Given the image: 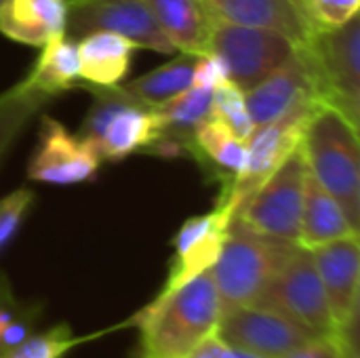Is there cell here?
Instances as JSON below:
<instances>
[{"instance_id":"obj_38","label":"cell","mask_w":360,"mask_h":358,"mask_svg":"<svg viewBox=\"0 0 360 358\" xmlns=\"http://www.w3.org/2000/svg\"><path fill=\"white\" fill-rule=\"evenodd\" d=\"M0 2H2V0H0Z\"/></svg>"},{"instance_id":"obj_37","label":"cell","mask_w":360,"mask_h":358,"mask_svg":"<svg viewBox=\"0 0 360 358\" xmlns=\"http://www.w3.org/2000/svg\"><path fill=\"white\" fill-rule=\"evenodd\" d=\"M0 352H2V346H0Z\"/></svg>"},{"instance_id":"obj_29","label":"cell","mask_w":360,"mask_h":358,"mask_svg":"<svg viewBox=\"0 0 360 358\" xmlns=\"http://www.w3.org/2000/svg\"><path fill=\"white\" fill-rule=\"evenodd\" d=\"M34 190L30 188H19L11 194H6L0 200V251L13 241L17 234L25 213L30 211L34 203Z\"/></svg>"},{"instance_id":"obj_7","label":"cell","mask_w":360,"mask_h":358,"mask_svg":"<svg viewBox=\"0 0 360 358\" xmlns=\"http://www.w3.org/2000/svg\"><path fill=\"white\" fill-rule=\"evenodd\" d=\"M255 304L293 319L314 335H327L335 331L312 253L300 245Z\"/></svg>"},{"instance_id":"obj_4","label":"cell","mask_w":360,"mask_h":358,"mask_svg":"<svg viewBox=\"0 0 360 358\" xmlns=\"http://www.w3.org/2000/svg\"><path fill=\"white\" fill-rule=\"evenodd\" d=\"M323 106L338 110L352 127L360 118V19L321 30L308 44Z\"/></svg>"},{"instance_id":"obj_22","label":"cell","mask_w":360,"mask_h":358,"mask_svg":"<svg viewBox=\"0 0 360 358\" xmlns=\"http://www.w3.org/2000/svg\"><path fill=\"white\" fill-rule=\"evenodd\" d=\"M80 63H78V46L76 40H70L65 34L49 40L42 46V53L25 78V84L44 93L46 97H55L68 89H74L80 80Z\"/></svg>"},{"instance_id":"obj_8","label":"cell","mask_w":360,"mask_h":358,"mask_svg":"<svg viewBox=\"0 0 360 358\" xmlns=\"http://www.w3.org/2000/svg\"><path fill=\"white\" fill-rule=\"evenodd\" d=\"M91 32H112L129 38L137 49L175 53L158 27L146 0H74L68 4L65 36L80 40Z\"/></svg>"},{"instance_id":"obj_27","label":"cell","mask_w":360,"mask_h":358,"mask_svg":"<svg viewBox=\"0 0 360 358\" xmlns=\"http://www.w3.org/2000/svg\"><path fill=\"white\" fill-rule=\"evenodd\" d=\"M78 342L68 325L53 327L40 335L25 338L21 344L2 348L0 358H63Z\"/></svg>"},{"instance_id":"obj_28","label":"cell","mask_w":360,"mask_h":358,"mask_svg":"<svg viewBox=\"0 0 360 358\" xmlns=\"http://www.w3.org/2000/svg\"><path fill=\"white\" fill-rule=\"evenodd\" d=\"M356 323L344 331H333L327 335H316L295 350L283 354L281 358H344L346 352L356 346Z\"/></svg>"},{"instance_id":"obj_13","label":"cell","mask_w":360,"mask_h":358,"mask_svg":"<svg viewBox=\"0 0 360 358\" xmlns=\"http://www.w3.org/2000/svg\"><path fill=\"white\" fill-rule=\"evenodd\" d=\"M234 211V205L217 203V207L211 213H202L184 222V226L177 230L173 238L175 255L169 268L167 283L156 295V300L171 295L188 281L213 268L226 243Z\"/></svg>"},{"instance_id":"obj_2","label":"cell","mask_w":360,"mask_h":358,"mask_svg":"<svg viewBox=\"0 0 360 358\" xmlns=\"http://www.w3.org/2000/svg\"><path fill=\"white\" fill-rule=\"evenodd\" d=\"M308 171L338 200L350 226L360 230L359 129L338 110L319 106L300 143Z\"/></svg>"},{"instance_id":"obj_3","label":"cell","mask_w":360,"mask_h":358,"mask_svg":"<svg viewBox=\"0 0 360 358\" xmlns=\"http://www.w3.org/2000/svg\"><path fill=\"white\" fill-rule=\"evenodd\" d=\"M295 247L297 243L257 234L232 219L221 253L209 270L221 308L255 304Z\"/></svg>"},{"instance_id":"obj_5","label":"cell","mask_w":360,"mask_h":358,"mask_svg":"<svg viewBox=\"0 0 360 358\" xmlns=\"http://www.w3.org/2000/svg\"><path fill=\"white\" fill-rule=\"evenodd\" d=\"M306 173L308 165L302 148H297L253 194L236 207L232 219L257 234L297 243Z\"/></svg>"},{"instance_id":"obj_17","label":"cell","mask_w":360,"mask_h":358,"mask_svg":"<svg viewBox=\"0 0 360 358\" xmlns=\"http://www.w3.org/2000/svg\"><path fill=\"white\" fill-rule=\"evenodd\" d=\"M68 23L65 0H2L0 2V34L6 38L44 46L49 40L63 36Z\"/></svg>"},{"instance_id":"obj_20","label":"cell","mask_w":360,"mask_h":358,"mask_svg":"<svg viewBox=\"0 0 360 358\" xmlns=\"http://www.w3.org/2000/svg\"><path fill=\"white\" fill-rule=\"evenodd\" d=\"M359 234L338 200L314 179L308 171L304 181V203H302V219H300V236L297 245L304 249H316L321 245L354 236Z\"/></svg>"},{"instance_id":"obj_18","label":"cell","mask_w":360,"mask_h":358,"mask_svg":"<svg viewBox=\"0 0 360 358\" xmlns=\"http://www.w3.org/2000/svg\"><path fill=\"white\" fill-rule=\"evenodd\" d=\"M146 4L175 51L196 57L209 53L215 17L202 0H146Z\"/></svg>"},{"instance_id":"obj_10","label":"cell","mask_w":360,"mask_h":358,"mask_svg":"<svg viewBox=\"0 0 360 358\" xmlns=\"http://www.w3.org/2000/svg\"><path fill=\"white\" fill-rule=\"evenodd\" d=\"M217 335L234 348L264 358H281L316 338L304 325L262 304L221 308Z\"/></svg>"},{"instance_id":"obj_34","label":"cell","mask_w":360,"mask_h":358,"mask_svg":"<svg viewBox=\"0 0 360 358\" xmlns=\"http://www.w3.org/2000/svg\"><path fill=\"white\" fill-rule=\"evenodd\" d=\"M13 321V314L8 312V310H0V335H2V331L6 329V325Z\"/></svg>"},{"instance_id":"obj_30","label":"cell","mask_w":360,"mask_h":358,"mask_svg":"<svg viewBox=\"0 0 360 358\" xmlns=\"http://www.w3.org/2000/svg\"><path fill=\"white\" fill-rule=\"evenodd\" d=\"M306 6L319 30H331L359 15L360 0H306Z\"/></svg>"},{"instance_id":"obj_21","label":"cell","mask_w":360,"mask_h":358,"mask_svg":"<svg viewBox=\"0 0 360 358\" xmlns=\"http://www.w3.org/2000/svg\"><path fill=\"white\" fill-rule=\"evenodd\" d=\"M158 137L160 124L154 110L127 103L105 124L99 137V150L108 160H122L137 150H148Z\"/></svg>"},{"instance_id":"obj_16","label":"cell","mask_w":360,"mask_h":358,"mask_svg":"<svg viewBox=\"0 0 360 358\" xmlns=\"http://www.w3.org/2000/svg\"><path fill=\"white\" fill-rule=\"evenodd\" d=\"M188 154L221 181V194H226L234 179L245 171L249 156L247 139H240L228 124L213 116L196 127Z\"/></svg>"},{"instance_id":"obj_24","label":"cell","mask_w":360,"mask_h":358,"mask_svg":"<svg viewBox=\"0 0 360 358\" xmlns=\"http://www.w3.org/2000/svg\"><path fill=\"white\" fill-rule=\"evenodd\" d=\"M211 97L213 91L190 87L173 99L152 108L160 124L158 139H173L181 143L188 154L196 127L211 116Z\"/></svg>"},{"instance_id":"obj_6","label":"cell","mask_w":360,"mask_h":358,"mask_svg":"<svg viewBox=\"0 0 360 358\" xmlns=\"http://www.w3.org/2000/svg\"><path fill=\"white\" fill-rule=\"evenodd\" d=\"M295 42L281 32L236 25L215 19L209 51L219 55L228 65L230 80L249 91L276 68H281L295 51Z\"/></svg>"},{"instance_id":"obj_9","label":"cell","mask_w":360,"mask_h":358,"mask_svg":"<svg viewBox=\"0 0 360 358\" xmlns=\"http://www.w3.org/2000/svg\"><path fill=\"white\" fill-rule=\"evenodd\" d=\"M316 108L319 106H300L274 122L255 127L247 139V167L217 203L238 207L253 194L300 148L308 120Z\"/></svg>"},{"instance_id":"obj_32","label":"cell","mask_w":360,"mask_h":358,"mask_svg":"<svg viewBox=\"0 0 360 358\" xmlns=\"http://www.w3.org/2000/svg\"><path fill=\"white\" fill-rule=\"evenodd\" d=\"M186 358H238V352L215 331L209 338H205Z\"/></svg>"},{"instance_id":"obj_31","label":"cell","mask_w":360,"mask_h":358,"mask_svg":"<svg viewBox=\"0 0 360 358\" xmlns=\"http://www.w3.org/2000/svg\"><path fill=\"white\" fill-rule=\"evenodd\" d=\"M228 80H230V72H228V65L224 63V59L219 55L209 51V53L196 57L194 72H192V87L194 89L213 91L215 87H219Z\"/></svg>"},{"instance_id":"obj_1","label":"cell","mask_w":360,"mask_h":358,"mask_svg":"<svg viewBox=\"0 0 360 358\" xmlns=\"http://www.w3.org/2000/svg\"><path fill=\"white\" fill-rule=\"evenodd\" d=\"M219 317L221 302L215 283L209 272H202L135 314L139 358H186L217 331Z\"/></svg>"},{"instance_id":"obj_33","label":"cell","mask_w":360,"mask_h":358,"mask_svg":"<svg viewBox=\"0 0 360 358\" xmlns=\"http://www.w3.org/2000/svg\"><path fill=\"white\" fill-rule=\"evenodd\" d=\"M27 333H30V327L25 325V323H8L6 325V329L2 331V335H0V346L2 348H11V346H17V344H21L25 338H27Z\"/></svg>"},{"instance_id":"obj_26","label":"cell","mask_w":360,"mask_h":358,"mask_svg":"<svg viewBox=\"0 0 360 358\" xmlns=\"http://www.w3.org/2000/svg\"><path fill=\"white\" fill-rule=\"evenodd\" d=\"M211 116L228 124L240 139H249L255 129L245 103V91H240L232 80L213 89Z\"/></svg>"},{"instance_id":"obj_19","label":"cell","mask_w":360,"mask_h":358,"mask_svg":"<svg viewBox=\"0 0 360 358\" xmlns=\"http://www.w3.org/2000/svg\"><path fill=\"white\" fill-rule=\"evenodd\" d=\"M80 80L93 87H116L129 74L135 44L112 32H91L78 42Z\"/></svg>"},{"instance_id":"obj_14","label":"cell","mask_w":360,"mask_h":358,"mask_svg":"<svg viewBox=\"0 0 360 358\" xmlns=\"http://www.w3.org/2000/svg\"><path fill=\"white\" fill-rule=\"evenodd\" d=\"M335 331H344L359 319L360 245L359 234L310 249Z\"/></svg>"},{"instance_id":"obj_35","label":"cell","mask_w":360,"mask_h":358,"mask_svg":"<svg viewBox=\"0 0 360 358\" xmlns=\"http://www.w3.org/2000/svg\"><path fill=\"white\" fill-rule=\"evenodd\" d=\"M344 358H359V348H356V346H352V348L346 352V357Z\"/></svg>"},{"instance_id":"obj_12","label":"cell","mask_w":360,"mask_h":358,"mask_svg":"<svg viewBox=\"0 0 360 358\" xmlns=\"http://www.w3.org/2000/svg\"><path fill=\"white\" fill-rule=\"evenodd\" d=\"M245 103L255 127L274 122L300 106H323L308 49L295 46L281 68L245 91Z\"/></svg>"},{"instance_id":"obj_23","label":"cell","mask_w":360,"mask_h":358,"mask_svg":"<svg viewBox=\"0 0 360 358\" xmlns=\"http://www.w3.org/2000/svg\"><path fill=\"white\" fill-rule=\"evenodd\" d=\"M194 63H196V55L181 53L175 59L154 68L152 72L122 84V91L139 106L156 108L192 87Z\"/></svg>"},{"instance_id":"obj_36","label":"cell","mask_w":360,"mask_h":358,"mask_svg":"<svg viewBox=\"0 0 360 358\" xmlns=\"http://www.w3.org/2000/svg\"><path fill=\"white\" fill-rule=\"evenodd\" d=\"M65 2H68V4H70V2H74V0H65Z\"/></svg>"},{"instance_id":"obj_15","label":"cell","mask_w":360,"mask_h":358,"mask_svg":"<svg viewBox=\"0 0 360 358\" xmlns=\"http://www.w3.org/2000/svg\"><path fill=\"white\" fill-rule=\"evenodd\" d=\"M211 15L226 23L274 30L297 46L308 44L321 30L314 25L306 0H202Z\"/></svg>"},{"instance_id":"obj_25","label":"cell","mask_w":360,"mask_h":358,"mask_svg":"<svg viewBox=\"0 0 360 358\" xmlns=\"http://www.w3.org/2000/svg\"><path fill=\"white\" fill-rule=\"evenodd\" d=\"M49 99L51 97L44 93L25 84V80L0 95V160L6 156L23 127L40 112L42 103Z\"/></svg>"},{"instance_id":"obj_11","label":"cell","mask_w":360,"mask_h":358,"mask_svg":"<svg viewBox=\"0 0 360 358\" xmlns=\"http://www.w3.org/2000/svg\"><path fill=\"white\" fill-rule=\"evenodd\" d=\"M101 160L93 141L72 135L61 122L44 116L38 146L27 162V177L51 186H74L93 179Z\"/></svg>"}]
</instances>
